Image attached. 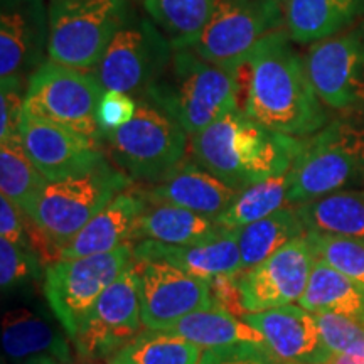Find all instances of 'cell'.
<instances>
[{"mask_svg": "<svg viewBox=\"0 0 364 364\" xmlns=\"http://www.w3.org/2000/svg\"><path fill=\"white\" fill-rule=\"evenodd\" d=\"M38 257L33 250H26L0 238V287L2 292H12L27 280L38 275Z\"/></svg>", "mask_w": 364, "mask_h": 364, "instance_id": "35", "label": "cell"}, {"mask_svg": "<svg viewBox=\"0 0 364 364\" xmlns=\"http://www.w3.org/2000/svg\"><path fill=\"white\" fill-rule=\"evenodd\" d=\"M304 139L267 129L243 108L225 113L191 136L194 162L236 191L287 174Z\"/></svg>", "mask_w": 364, "mask_h": 364, "instance_id": "2", "label": "cell"}, {"mask_svg": "<svg viewBox=\"0 0 364 364\" xmlns=\"http://www.w3.org/2000/svg\"><path fill=\"white\" fill-rule=\"evenodd\" d=\"M22 364H63V363L58 361V359L53 356H34V358L26 359Z\"/></svg>", "mask_w": 364, "mask_h": 364, "instance_id": "41", "label": "cell"}, {"mask_svg": "<svg viewBox=\"0 0 364 364\" xmlns=\"http://www.w3.org/2000/svg\"><path fill=\"white\" fill-rule=\"evenodd\" d=\"M149 203L172 204L209 218H220L235 201L240 191L225 184L199 166L184 161L162 181L140 189Z\"/></svg>", "mask_w": 364, "mask_h": 364, "instance_id": "19", "label": "cell"}, {"mask_svg": "<svg viewBox=\"0 0 364 364\" xmlns=\"http://www.w3.org/2000/svg\"><path fill=\"white\" fill-rule=\"evenodd\" d=\"M48 182L27 156L21 135L0 142V193L19 206L27 218L33 215Z\"/></svg>", "mask_w": 364, "mask_h": 364, "instance_id": "29", "label": "cell"}, {"mask_svg": "<svg viewBox=\"0 0 364 364\" xmlns=\"http://www.w3.org/2000/svg\"><path fill=\"white\" fill-rule=\"evenodd\" d=\"M295 209L311 233L364 241V188L338 191Z\"/></svg>", "mask_w": 364, "mask_h": 364, "instance_id": "25", "label": "cell"}, {"mask_svg": "<svg viewBox=\"0 0 364 364\" xmlns=\"http://www.w3.org/2000/svg\"><path fill=\"white\" fill-rule=\"evenodd\" d=\"M285 29L297 44H316L364 21V0H287Z\"/></svg>", "mask_w": 364, "mask_h": 364, "instance_id": "22", "label": "cell"}, {"mask_svg": "<svg viewBox=\"0 0 364 364\" xmlns=\"http://www.w3.org/2000/svg\"><path fill=\"white\" fill-rule=\"evenodd\" d=\"M0 238L36 252L29 235V218L6 196H0Z\"/></svg>", "mask_w": 364, "mask_h": 364, "instance_id": "39", "label": "cell"}, {"mask_svg": "<svg viewBox=\"0 0 364 364\" xmlns=\"http://www.w3.org/2000/svg\"><path fill=\"white\" fill-rule=\"evenodd\" d=\"M169 331L199 346L203 351L243 343V341L263 343L260 332L247 324L243 318L216 306L201 309L182 317Z\"/></svg>", "mask_w": 364, "mask_h": 364, "instance_id": "28", "label": "cell"}, {"mask_svg": "<svg viewBox=\"0 0 364 364\" xmlns=\"http://www.w3.org/2000/svg\"><path fill=\"white\" fill-rule=\"evenodd\" d=\"M135 262L105 290L71 339L78 361L102 363L142 331Z\"/></svg>", "mask_w": 364, "mask_h": 364, "instance_id": "13", "label": "cell"}, {"mask_svg": "<svg viewBox=\"0 0 364 364\" xmlns=\"http://www.w3.org/2000/svg\"><path fill=\"white\" fill-rule=\"evenodd\" d=\"M21 139L27 156L51 182L88 171L107 159L97 140L29 113L22 117Z\"/></svg>", "mask_w": 364, "mask_h": 364, "instance_id": "17", "label": "cell"}, {"mask_svg": "<svg viewBox=\"0 0 364 364\" xmlns=\"http://www.w3.org/2000/svg\"><path fill=\"white\" fill-rule=\"evenodd\" d=\"M284 6L277 0H216L215 11L193 51L235 71L263 39L284 29Z\"/></svg>", "mask_w": 364, "mask_h": 364, "instance_id": "11", "label": "cell"}, {"mask_svg": "<svg viewBox=\"0 0 364 364\" xmlns=\"http://www.w3.org/2000/svg\"><path fill=\"white\" fill-rule=\"evenodd\" d=\"M136 112V98L124 91L105 90L102 100L98 103L97 122L102 136L108 132H113L134 118ZM103 140V139H102Z\"/></svg>", "mask_w": 364, "mask_h": 364, "instance_id": "37", "label": "cell"}, {"mask_svg": "<svg viewBox=\"0 0 364 364\" xmlns=\"http://www.w3.org/2000/svg\"><path fill=\"white\" fill-rule=\"evenodd\" d=\"M135 270L145 329L169 331L182 317L213 306L209 280L162 260L135 262Z\"/></svg>", "mask_w": 364, "mask_h": 364, "instance_id": "15", "label": "cell"}, {"mask_svg": "<svg viewBox=\"0 0 364 364\" xmlns=\"http://www.w3.org/2000/svg\"><path fill=\"white\" fill-rule=\"evenodd\" d=\"M46 0H0V81L27 85L48 61Z\"/></svg>", "mask_w": 364, "mask_h": 364, "instance_id": "16", "label": "cell"}, {"mask_svg": "<svg viewBox=\"0 0 364 364\" xmlns=\"http://www.w3.org/2000/svg\"><path fill=\"white\" fill-rule=\"evenodd\" d=\"M304 59L326 108L344 115L364 113V21L312 44Z\"/></svg>", "mask_w": 364, "mask_h": 364, "instance_id": "12", "label": "cell"}, {"mask_svg": "<svg viewBox=\"0 0 364 364\" xmlns=\"http://www.w3.org/2000/svg\"><path fill=\"white\" fill-rule=\"evenodd\" d=\"M289 181L290 206L338 191L359 189L364 184V125L339 118L304 139Z\"/></svg>", "mask_w": 364, "mask_h": 364, "instance_id": "4", "label": "cell"}, {"mask_svg": "<svg viewBox=\"0 0 364 364\" xmlns=\"http://www.w3.org/2000/svg\"><path fill=\"white\" fill-rule=\"evenodd\" d=\"M103 93L95 73L75 70L48 59L27 83L24 113L66 127L102 144L97 110Z\"/></svg>", "mask_w": 364, "mask_h": 364, "instance_id": "10", "label": "cell"}, {"mask_svg": "<svg viewBox=\"0 0 364 364\" xmlns=\"http://www.w3.org/2000/svg\"><path fill=\"white\" fill-rule=\"evenodd\" d=\"M292 43L289 31H275L236 70L240 108L267 129L307 139L331 120Z\"/></svg>", "mask_w": 364, "mask_h": 364, "instance_id": "1", "label": "cell"}, {"mask_svg": "<svg viewBox=\"0 0 364 364\" xmlns=\"http://www.w3.org/2000/svg\"><path fill=\"white\" fill-rule=\"evenodd\" d=\"M307 233L295 206H285L280 211L255 221L236 231L241 253V272H247L267 260L290 241Z\"/></svg>", "mask_w": 364, "mask_h": 364, "instance_id": "27", "label": "cell"}, {"mask_svg": "<svg viewBox=\"0 0 364 364\" xmlns=\"http://www.w3.org/2000/svg\"><path fill=\"white\" fill-rule=\"evenodd\" d=\"M71 364H102V363H86V361H75Z\"/></svg>", "mask_w": 364, "mask_h": 364, "instance_id": "42", "label": "cell"}, {"mask_svg": "<svg viewBox=\"0 0 364 364\" xmlns=\"http://www.w3.org/2000/svg\"><path fill=\"white\" fill-rule=\"evenodd\" d=\"M174 46L150 17L129 11L108 44L95 75L103 90L139 98L161 80L171 65Z\"/></svg>", "mask_w": 364, "mask_h": 364, "instance_id": "9", "label": "cell"}, {"mask_svg": "<svg viewBox=\"0 0 364 364\" xmlns=\"http://www.w3.org/2000/svg\"><path fill=\"white\" fill-rule=\"evenodd\" d=\"M130 0H51L48 59L95 70L130 11Z\"/></svg>", "mask_w": 364, "mask_h": 364, "instance_id": "7", "label": "cell"}, {"mask_svg": "<svg viewBox=\"0 0 364 364\" xmlns=\"http://www.w3.org/2000/svg\"><path fill=\"white\" fill-rule=\"evenodd\" d=\"M199 364H284L265 343H236L223 348L204 349Z\"/></svg>", "mask_w": 364, "mask_h": 364, "instance_id": "36", "label": "cell"}, {"mask_svg": "<svg viewBox=\"0 0 364 364\" xmlns=\"http://www.w3.org/2000/svg\"><path fill=\"white\" fill-rule=\"evenodd\" d=\"M317 262L307 233L299 236L267 260L238 273L240 302L245 314L299 304Z\"/></svg>", "mask_w": 364, "mask_h": 364, "instance_id": "14", "label": "cell"}, {"mask_svg": "<svg viewBox=\"0 0 364 364\" xmlns=\"http://www.w3.org/2000/svg\"><path fill=\"white\" fill-rule=\"evenodd\" d=\"M142 97L161 105L193 136L240 107L238 75L193 49H174L169 68Z\"/></svg>", "mask_w": 364, "mask_h": 364, "instance_id": "3", "label": "cell"}, {"mask_svg": "<svg viewBox=\"0 0 364 364\" xmlns=\"http://www.w3.org/2000/svg\"><path fill=\"white\" fill-rule=\"evenodd\" d=\"M4 351L14 361H26L34 356H53L63 364L75 363V351L65 336L43 317L27 309L6 314L2 324Z\"/></svg>", "mask_w": 364, "mask_h": 364, "instance_id": "24", "label": "cell"}, {"mask_svg": "<svg viewBox=\"0 0 364 364\" xmlns=\"http://www.w3.org/2000/svg\"><path fill=\"white\" fill-rule=\"evenodd\" d=\"M132 262L134 243L110 253L58 258L46 265L44 297L68 338H75L86 314Z\"/></svg>", "mask_w": 364, "mask_h": 364, "instance_id": "8", "label": "cell"}, {"mask_svg": "<svg viewBox=\"0 0 364 364\" xmlns=\"http://www.w3.org/2000/svg\"><path fill=\"white\" fill-rule=\"evenodd\" d=\"M134 181L103 159L91 169L49 181L29 220L56 255L80 233L118 194L130 189Z\"/></svg>", "mask_w": 364, "mask_h": 364, "instance_id": "6", "label": "cell"}, {"mask_svg": "<svg viewBox=\"0 0 364 364\" xmlns=\"http://www.w3.org/2000/svg\"><path fill=\"white\" fill-rule=\"evenodd\" d=\"M241 318L260 332L267 348L284 364H326L332 356L316 314L299 304L245 314Z\"/></svg>", "mask_w": 364, "mask_h": 364, "instance_id": "18", "label": "cell"}, {"mask_svg": "<svg viewBox=\"0 0 364 364\" xmlns=\"http://www.w3.org/2000/svg\"><path fill=\"white\" fill-rule=\"evenodd\" d=\"M318 260L343 273L364 289V241L307 231Z\"/></svg>", "mask_w": 364, "mask_h": 364, "instance_id": "33", "label": "cell"}, {"mask_svg": "<svg viewBox=\"0 0 364 364\" xmlns=\"http://www.w3.org/2000/svg\"><path fill=\"white\" fill-rule=\"evenodd\" d=\"M189 140L169 112L149 97H139L134 118L105 134L102 144L118 169L147 186L162 181L186 161Z\"/></svg>", "mask_w": 364, "mask_h": 364, "instance_id": "5", "label": "cell"}, {"mask_svg": "<svg viewBox=\"0 0 364 364\" xmlns=\"http://www.w3.org/2000/svg\"><path fill=\"white\" fill-rule=\"evenodd\" d=\"M326 364H364V354H332Z\"/></svg>", "mask_w": 364, "mask_h": 364, "instance_id": "40", "label": "cell"}, {"mask_svg": "<svg viewBox=\"0 0 364 364\" xmlns=\"http://www.w3.org/2000/svg\"><path fill=\"white\" fill-rule=\"evenodd\" d=\"M316 318L332 354H364V322L338 314H316Z\"/></svg>", "mask_w": 364, "mask_h": 364, "instance_id": "34", "label": "cell"}, {"mask_svg": "<svg viewBox=\"0 0 364 364\" xmlns=\"http://www.w3.org/2000/svg\"><path fill=\"white\" fill-rule=\"evenodd\" d=\"M277 2H280V4H282V6H284V7H285V4H287V0H277Z\"/></svg>", "mask_w": 364, "mask_h": 364, "instance_id": "43", "label": "cell"}, {"mask_svg": "<svg viewBox=\"0 0 364 364\" xmlns=\"http://www.w3.org/2000/svg\"><path fill=\"white\" fill-rule=\"evenodd\" d=\"M216 0H144L149 17L174 49L193 48L206 29Z\"/></svg>", "mask_w": 364, "mask_h": 364, "instance_id": "30", "label": "cell"}, {"mask_svg": "<svg viewBox=\"0 0 364 364\" xmlns=\"http://www.w3.org/2000/svg\"><path fill=\"white\" fill-rule=\"evenodd\" d=\"M299 306L314 314H338L364 322V289L317 258Z\"/></svg>", "mask_w": 364, "mask_h": 364, "instance_id": "26", "label": "cell"}, {"mask_svg": "<svg viewBox=\"0 0 364 364\" xmlns=\"http://www.w3.org/2000/svg\"><path fill=\"white\" fill-rule=\"evenodd\" d=\"M289 188V172L250 186L240 191L235 201L220 218H216V221L226 231H238L255 221H260L282 208L290 206Z\"/></svg>", "mask_w": 364, "mask_h": 364, "instance_id": "32", "label": "cell"}, {"mask_svg": "<svg viewBox=\"0 0 364 364\" xmlns=\"http://www.w3.org/2000/svg\"><path fill=\"white\" fill-rule=\"evenodd\" d=\"M203 349L172 331L142 329L105 364H199Z\"/></svg>", "mask_w": 364, "mask_h": 364, "instance_id": "31", "label": "cell"}, {"mask_svg": "<svg viewBox=\"0 0 364 364\" xmlns=\"http://www.w3.org/2000/svg\"><path fill=\"white\" fill-rule=\"evenodd\" d=\"M134 260H162L204 280L241 273V253L236 231H230L209 243L186 247L140 240L134 243Z\"/></svg>", "mask_w": 364, "mask_h": 364, "instance_id": "21", "label": "cell"}, {"mask_svg": "<svg viewBox=\"0 0 364 364\" xmlns=\"http://www.w3.org/2000/svg\"><path fill=\"white\" fill-rule=\"evenodd\" d=\"M149 201L140 189H127L105 206L58 255V258H80L110 253L134 243L139 218Z\"/></svg>", "mask_w": 364, "mask_h": 364, "instance_id": "20", "label": "cell"}, {"mask_svg": "<svg viewBox=\"0 0 364 364\" xmlns=\"http://www.w3.org/2000/svg\"><path fill=\"white\" fill-rule=\"evenodd\" d=\"M226 233L230 231H226L215 218L172 204L149 203L144 215L136 221L134 241L152 240L157 243L186 247L209 243Z\"/></svg>", "mask_w": 364, "mask_h": 364, "instance_id": "23", "label": "cell"}, {"mask_svg": "<svg viewBox=\"0 0 364 364\" xmlns=\"http://www.w3.org/2000/svg\"><path fill=\"white\" fill-rule=\"evenodd\" d=\"M0 142L21 135L27 85L19 81H0Z\"/></svg>", "mask_w": 364, "mask_h": 364, "instance_id": "38", "label": "cell"}]
</instances>
